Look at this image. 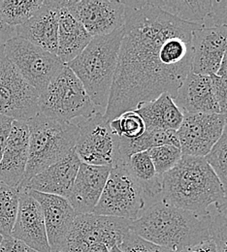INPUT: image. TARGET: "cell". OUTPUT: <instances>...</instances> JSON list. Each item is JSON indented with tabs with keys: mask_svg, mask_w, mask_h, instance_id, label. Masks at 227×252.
Wrapping results in <instances>:
<instances>
[{
	"mask_svg": "<svg viewBox=\"0 0 227 252\" xmlns=\"http://www.w3.org/2000/svg\"><path fill=\"white\" fill-rule=\"evenodd\" d=\"M183 114L177 130L183 156L206 158L220 140L227 119L221 114Z\"/></svg>",
	"mask_w": 227,
	"mask_h": 252,
	"instance_id": "7c38bea8",
	"label": "cell"
},
{
	"mask_svg": "<svg viewBox=\"0 0 227 252\" xmlns=\"http://www.w3.org/2000/svg\"><path fill=\"white\" fill-rule=\"evenodd\" d=\"M146 209L141 189L125 163L113 166L93 214L133 221L139 219Z\"/></svg>",
	"mask_w": 227,
	"mask_h": 252,
	"instance_id": "ba28073f",
	"label": "cell"
},
{
	"mask_svg": "<svg viewBox=\"0 0 227 252\" xmlns=\"http://www.w3.org/2000/svg\"><path fill=\"white\" fill-rule=\"evenodd\" d=\"M3 49L7 58L39 94L65 68V63L58 56L18 36L9 40Z\"/></svg>",
	"mask_w": 227,
	"mask_h": 252,
	"instance_id": "9c48e42d",
	"label": "cell"
},
{
	"mask_svg": "<svg viewBox=\"0 0 227 252\" xmlns=\"http://www.w3.org/2000/svg\"><path fill=\"white\" fill-rule=\"evenodd\" d=\"M204 26L227 27V0L212 1V10L208 21Z\"/></svg>",
	"mask_w": 227,
	"mask_h": 252,
	"instance_id": "e575fe53",
	"label": "cell"
},
{
	"mask_svg": "<svg viewBox=\"0 0 227 252\" xmlns=\"http://www.w3.org/2000/svg\"><path fill=\"white\" fill-rule=\"evenodd\" d=\"M182 252H218L216 245L212 239L190 247Z\"/></svg>",
	"mask_w": 227,
	"mask_h": 252,
	"instance_id": "f35d334b",
	"label": "cell"
},
{
	"mask_svg": "<svg viewBox=\"0 0 227 252\" xmlns=\"http://www.w3.org/2000/svg\"><path fill=\"white\" fill-rule=\"evenodd\" d=\"M27 124L30 129L29 160L21 186L71 155L79 134L77 124L59 122L40 113Z\"/></svg>",
	"mask_w": 227,
	"mask_h": 252,
	"instance_id": "5b68a950",
	"label": "cell"
},
{
	"mask_svg": "<svg viewBox=\"0 0 227 252\" xmlns=\"http://www.w3.org/2000/svg\"><path fill=\"white\" fill-rule=\"evenodd\" d=\"M77 126L79 134L74 151L82 163L112 168L121 162L118 137L103 114L97 112Z\"/></svg>",
	"mask_w": 227,
	"mask_h": 252,
	"instance_id": "8fae6325",
	"label": "cell"
},
{
	"mask_svg": "<svg viewBox=\"0 0 227 252\" xmlns=\"http://www.w3.org/2000/svg\"><path fill=\"white\" fill-rule=\"evenodd\" d=\"M214 208L217 213H219L220 215H222L223 217L227 219V200H225L222 203L214 206Z\"/></svg>",
	"mask_w": 227,
	"mask_h": 252,
	"instance_id": "60d3db41",
	"label": "cell"
},
{
	"mask_svg": "<svg viewBox=\"0 0 227 252\" xmlns=\"http://www.w3.org/2000/svg\"><path fill=\"white\" fill-rule=\"evenodd\" d=\"M111 167L81 162L72 190L67 198L77 215L93 214L108 180Z\"/></svg>",
	"mask_w": 227,
	"mask_h": 252,
	"instance_id": "d6986e66",
	"label": "cell"
},
{
	"mask_svg": "<svg viewBox=\"0 0 227 252\" xmlns=\"http://www.w3.org/2000/svg\"><path fill=\"white\" fill-rule=\"evenodd\" d=\"M210 235L216 245L217 252H227V219L216 211L212 213Z\"/></svg>",
	"mask_w": 227,
	"mask_h": 252,
	"instance_id": "d6a6232c",
	"label": "cell"
},
{
	"mask_svg": "<svg viewBox=\"0 0 227 252\" xmlns=\"http://www.w3.org/2000/svg\"><path fill=\"white\" fill-rule=\"evenodd\" d=\"M16 36H17L16 29L6 24L0 12V48L3 47L9 40H11Z\"/></svg>",
	"mask_w": 227,
	"mask_h": 252,
	"instance_id": "74e56055",
	"label": "cell"
},
{
	"mask_svg": "<svg viewBox=\"0 0 227 252\" xmlns=\"http://www.w3.org/2000/svg\"><path fill=\"white\" fill-rule=\"evenodd\" d=\"M172 252V251H171V252Z\"/></svg>",
	"mask_w": 227,
	"mask_h": 252,
	"instance_id": "ee69618b",
	"label": "cell"
},
{
	"mask_svg": "<svg viewBox=\"0 0 227 252\" xmlns=\"http://www.w3.org/2000/svg\"><path fill=\"white\" fill-rule=\"evenodd\" d=\"M2 239H3V236L0 235V245H1V242H2Z\"/></svg>",
	"mask_w": 227,
	"mask_h": 252,
	"instance_id": "7bdbcfd3",
	"label": "cell"
},
{
	"mask_svg": "<svg viewBox=\"0 0 227 252\" xmlns=\"http://www.w3.org/2000/svg\"><path fill=\"white\" fill-rule=\"evenodd\" d=\"M19 190V209L11 237L21 241L35 252H51L40 204L30 194L29 190Z\"/></svg>",
	"mask_w": 227,
	"mask_h": 252,
	"instance_id": "5bb4252c",
	"label": "cell"
},
{
	"mask_svg": "<svg viewBox=\"0 0 227 252\" xmlns=\"http://www.w3.org/2000/svg\"><path fill=\"white\" fill-rule=\"evenodd\" d=\"M165 13L184 22L205 25L212 10L210 0H152Z\"/></svg>",
	"mask_w": 227,
	"mask_h": 252,
	"instance_id": "484cf974",
	"label": "cell"
},
{
	"mask_svg": "<svg viewBox=\"0 0 227 252\" xmlns=\"http://www.w3.org/2000/svg\"><path fill=\"white\" fill-rule=\"evenodd\" d=\"M123 252H170L171 251L157 246L137 234L132 230L127 234L122 244L118 247Z\"/></svg>",
	"mask_w": 227,
	"mask_h": 252,
	"instance_id": "1f68e13d",
	"label": "cell"
},
{
	"mask_svg": "<svg viewBox=\"0 0 227 252\" xmlns=\"http://www.w3.org/2000/svg\"><path fill=\"white\" fill-rule=\"evenodd\" d=\"M124 36V27L116 32L94 37L87 48L66 64L82 82L97 112L104 115Z\"/></svg>",
	"mask_w": 227,
	"mask_h": 252,
	"instance_id": "277c9868",
	"label": "cell"
},
{
	"mask_svg": "<svg viewBox=\"0 0 227 252\" xmlns=\"http://www.w3.org/2000/svg\"><path fill=\"white\" fill-rule=\"evenodd\" d=\"M211 78L219 112L227 119V81L217 75L211 76Z\"/></svg>",
	"mask_w": 227,
	"mask_h": 252,
	"instance_id": "836d02e7",
	"label": "cell"
},
{
	"mask_svg": "<svg viewBox=\"0 0 227 252\" xmlns=\"http://www.w3.org/2000/svg\"><path fill=\"white\" fill-rule=\"evenodd\" d=\"M3 47L0 48V115L28 123L39 114L40 94L7 58Z\"/></svg>",
	"mask_w": 227,
	"mask_h": 252,
	"instance_id": "30bf717a",
	"label": "cell"
},
{
	"mask_svg": "<svg viewBox=\"0 0 227 252\" xmlns=\"http://www.w3.org/2000/svg\"><path fill=\"white\" fill-rule=\"evenodd\" d=\"M125 165L141 189L147 208L162 200V176L156 171L147 152L132 155Z\"/></svg>",
	"mask_w": 227,
	"mask_h": 252,
	"instance_id": "603a6c76",
	"label": "cell"
},
{
	"mask_svg": "<svg viewBox=\"0 0 227 252\" xmlns=\"http://www.w3.org/2000/svg\"><path fill=\"white\" fill-rule=\"evenodd\" d=\"M118 145L121 158L120 163L127 162L132 155L147 152L160 146L171 145L180 148L177 131L162 129H146L142 136L132 140L118 137Z\"/></svg>",
	"mask_w": 227,
	"mask_h": 252,
	"instance_id": "d4e9b609",
	"label": "cell"
},
{
	"mask_svg": "<svg viewBox=\"0 0 227 252\" xmlns=\"http://www.w3.org/2000/svg\"><path fill=\"white\" fill-rule=\"evenodd\" d=\"M44 0H1L0 12L6 24L18 28L31 20Z\"/></svg>",
	"mask_w": 227,
	"mask_h": 252,
	"instance_id": "4316f807",
	"label": "cell"
},
{
	"mask_svg": "<svg viewBox=\"0 0 227 252\" xmlns=\"http://www.w3.org/2000/svg\"><path fill=\"white\" fill-rule=\"evenodd\" d=\"M30 129L25 122L14 121L0 160V182L14 189L22 185L29 160Z\"/></svg>",
	"mask_w": 227,
	"mask_h": 252,
	"instance_id": "e0dca14e",
	"label": "cell"
},
{
	"mask_svg": "<svg viewBox=\"0 0 227 252\" xmlns=\"http://www.w3.org/2000/svg\"><path fill=\"white\" fill-rule=\"evenodd\" d=\"M65 1L64 0V6L60 13L57 56L66 65L82 54L93 37L67 10Z\"/></svg>",
	"mask_w": 227,
	"mask_h": 252,
	"instance_id": "7402d4cb",
	"label": "cell"
},
{
	"mask_svg": "<svg viewBox=\"0 0 227 252\" xmlns=\"http://www.w3.org/2000/svg\"><path fill=\"white\" fill-rule=\"evenodd\" d=\"M130 230L131 220H129L96 214L78 215L60 252H81L96 245L111 250L122 244Z\"/></svg>",
	"mask_w": 227,
	"mask_h": 252,
	"instance_id": "52a82bcc",
	"label": "cell"
},
{
	"mask_svg": "<svg viewBox=\"0 0 227 252\" xmlns=\"http://www.w3.org/2000/svg\"><path fill=\"white\" fill-rule=\"evenodd\" d=\"M20 190L0 182V235L11 236L19 209Z\"/></svg>",
	"mask_w": 227,
	"mask_h": 252,
	"instance_id": "83f0119b",
	"label": "cell"
},
{
	"mask_svg": "<svg viewBox=\"0 0 227 252\" xmlns=\"http://www.w3.org/2000/svg\"><path fill=\"white\" fill-rule=\"evenodd\" d=\"M0 252H37L33 251L30 247L22 243L21 241L14 239L11 236L3 237L1 245H0Z\"/></svg>",
	"mask_w": 227,
	"mask_h": 252,
	"instance_id": "d590c367",
	"label": "cell"
},
{
	"mask_svg": "<svg viewBox=\"0 0 227 252\" xmlns=\"http://www.w3.org/2000/svg\"><path fill=\"white\" fill-rule=\"evenodd\" d=\"M81 252H110V250L107 249L103 245H96V246H92Z\"/></svg>",
	"mask_w": 227,
	"mask_h": 252,
	"instance_id": "b9f144b4",
	"label": "cell"
},
{
	"mask_svg": "<svg viewBox=\"0 0 227 252\" xmlns=\"http://www.w3.org/2000/svg\"><path fill=\"white\" fill-rule=\"evenodd\" d=\"M205 158L218 176L227 200V119L220 140Z\"/></svg>",
	"mask_w": 227,
	"mask_h": 252,
	"instance_id": "f546056e",
	"label": "cell"
},
{
	"mask_svg": "<svg viewBox=\"0 0 227 252\" xmlns=\"http://www.w3.org/2000/svg\"><path fill=\"white\" fill-rule=\"evenodd\" d=\"M63 6L64 0H44L31 20L16 28L17 36L57 56L59 21Z\"/></svg>",
	"mask_w": 227,
	"mask_h": 252,
	"instance_id": "9a60e30c",
	"label": "cell"
},
{
	"mask_svg": "<svg viewBox=\"0 0 227 252\" xmlns=\"http://www.w3.org/2000/svg\"><path fill=\"white\" fill-rule=\"evenodd\" d=\"M123 2L124 36L103 115L109 123L162 94L176 97L192 71L193 33L204 26L177 19L152 0Z\"/></svg>",
	"mask_w": 227,
	"mask_h": 252,
	"instance_id": "6da1fadb",
	"label": "cell"
},
{
	"mask_svg": "<svg viewBox=\"0 0 227 252\" xmlns=\"http://www.w3.org/2000/svg\"><path fill=\"white\" fill-rule=\"evenodd\" d=\"M38 105L40 114L64 123L87 120L97 113L82 82L66 65L40 94Z\"/></svg>",
	"mask_w": 227,
	"mask_h": 252,
	"instance_id": "8992f818",
	"label": "cell"
},
{
	"mask_svg": "<svg viewBox=\"0 0 227 252\" xmlns=\"http://www.w3.org/2000/svg\"><path fill=\"white\" fill-rule=\"evenodd\" d=\"M80 165L81 161L74 151L67 158L51 165L34 176L19 189L58 195L67 199L73 188Z\"/></svg>",
	"mask_w": 227,
	"mask_h": 252,
	"instance_id": "ffe728a7",
	"label": "cell"
},
{
	"mask_svg": "<svg viewBox=\"0 0 227 252\" xmlns=\"http://www.w3.org/2000/svg\"><path fill=\"white\" fill-rule=\"evenodd\" d=\"M212 212L195 213L160 201L147 208L131 230L141 238L172 252H183L210 240Z\"/></svg>",
	"mask_w": 227,
	"mask_h": 252,
	"instance_id": "7a4b0ae2",
	"label": "cell"
},
{
	"mask_svg": "<svg viewBox=\"0 0 227 252\" xmlns=\"http://www.w3.org/2000/svg\"><path fill=\"white\" fill-rule=\"evenodd\" d=\"M217 76L225 79L227 81V50L224 55V58L222 60V63L220 65V68H219V71L217 73Z\"/></svg>",
	"mask_w": 227,
	"mask_h": 252,
	"instance_id": "ab89813d",
	"label": "cell"
},
{
	"mask_svg": "<svg viewBox=\"0 0 227 252\" xmlns=\"http://www.w3.org/2000/svg\"><path fill=\"white\" fill-rule=\"evenodd\" d=\"M183 113L220 114L212 78L190 72L174 98Z\"/></svg>",
	"mask_w": 227,
	"mask_h": 252,
	"instance_id": "44dd1931",
	"label": "cell"
},
{
	"mask_svg": "<svg viewBox=\"0 0 227 252\" xmlns=\"http://www.w3.org/2000/svg\"><path fill=\"white\" fill-rule=\"evenodd\" d=\"M29 192L42 208L51 252H60L77 213L65 197L32 190Z\"/></svg>",
	"mask_w": 227,
	"mask_h": 252,
	"instance_id": "ac0fdd59",
	"label": "cell"
},
{
	"mask_svg": "<svg viewBox=\"0 0 227 252\" xmlns=\"http://www.w3.org/2000/svg\"><path fill=\"white\" fill-rule=\"evenodd\" d=\"M65 6L93 38L111 34L125 26L123 1L66 0Z\"/></svg>",
	"mask_w": 227,
	"mask_h": 252,
	"instance_id": "4fadbf2b",
	"label": "cell"
},
{
	"mask_svg": "<svg viewBox=\"0 0 227 252\" xmlns=\"http://www.w3.org/2000/svg\"><path fill=\"white\" fill-rule=\"evenodd\" d=\"M194 58L192 72L199 75H217L227 50V27L203 26L193 33Z\"/></svg>",
	"mask_w": 227,
	"mask_h": 252,
	"instance_id": "2e32d148",
	"label": "cell"
},
{
	"mask_svg": "<svg viewBox=\"0 0 227 252\" xmlns=\"http://www.w3.org/2000/svg\"><path fill=\"white\" fill-rule=\"evenodd\" d=\"M13 122V119L0 115V160L7 144V139L11 132Z\"/></svg>",
	"mask_w": 227,
	"mask_h": 252,
	"instance_id": "8d00e7d4",
	"label": "cell"
},
{
	"mask_svg": "<svg viewBox=\"0 0 227 252\" xmlns=\"http://www.w3.org/2000/svg\"><path fill=\"white\" fill-rule=\"evenodd\" d=\"M162 181V201L186 211L205 213L226 200L224 188L205 158L183 156Z\"/></svg>",
	"mask_w": 227,
	"mask_h": 252,
	"instance_id": "3957f363",
	"label": "cell"
},
{
	"mask_svg": "<svg viewBox=\"0 0 227 252\" xmlns=\"http://www.w3.org/2000/svg\"><path fill=\"white\" fill-rule=\"evenodd\" d=\"M113 133L124 139H136L144 134L146 125L141 116L136 111H129L110 122Z\"/></svg>",
	"mask_w": 227,
	"mask_h": 252,
	"instance_id": "f1b7e54d",
	"label": "cell"
},
{
	"mask_svg": "<svg viewBox=\"0 0 227 252\" xmlns=\"http://www.w3.org/2000/svg\"><path fill=\"white\" fill-rule=\"evenodd\" d=\"M135 111L143 119L146 129L177 131L184 119L183 112L168 94L139 106Z\"/></svg>",
	"mask_w": 227,
	"mask_h": 252,
	"instance_id": "cb8c5ba5",
	"label": "cell"
},
{
	"mask_svg": "<svg viewBox=\"0 0 227 252\" xmlns=\"http://www.w3.org/2000/svg\"><path fill=\"white\" fill-rule=\"evenodd\" d=\"M147 153L156 168V171L161 176L172 170L183 157L181 149L171 145L153 148L147 151Z\"/></svg>",
	"mask_w": 227,
	"mask_h": 252,
	"instance_id": "4dcf8cb0",
	"label": "cell"
}]
</instances>
